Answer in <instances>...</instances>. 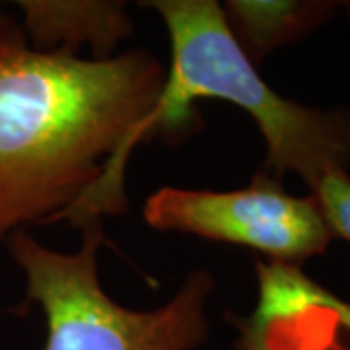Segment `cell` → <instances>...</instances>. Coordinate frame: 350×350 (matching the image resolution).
I'll list each match as a JSON object with an SVG mask.
<instances>
[{
	"label": "cell",
	"mask_w": 350,
	"mask_h": 350,
	"mask_svg": "<svg viewBox=\"0 0 350 350\" xmlns=\"http://www.w3.org/2000/svg\"><path fill=\"white\" fill-rule=\"evenodd\" d=\"M84 243L75 253L49 250L27 230L6 239L22 269L27 300L45 313L43 350H195L208 338L206 306L214 278L189 273L162 308L137 312L107 296L98 275V251L105 241L101 222L82 228Z\"/></svg>",
	"instance_id": "3957f363"
},
{
	"label": "cell",
	"mask_w": 350,
	"mask_h": 350,
	"mask_svg": "<svg viewBox=\"0 0 350 350\" xmlns=\"http://www.w3.org/2000/svg\"><path fill=\"white\" fill-rule=\"evenodd\" d=\"M259 296L236 319V350H350V301L340 300L296 265L257 261Z\"/></svg>",
	"instance_id": "5b68a950"
},
{
	"label": "cell",
	"mask_w": 350,
	"mask_h": 350,
	"mask_svg": "<svg viewBox=\"0 0 350 350\" xmlns=\"http://www.w3.org/2000/svg\"><path fill=\"white\" fill-rule=\"evenodd\" d=\"M24 27L31 47L66 51L78 55L88 45L96 59L111 57V51L133 33V22L125 2L101 0H20Z\"/></svg>",
	"instance_id": "8992f818"
},
{
	"label": "cell",
	"mask_w": 350,
	"mask_h": 350,
	"mask_svg": "<svg viewBox=\"0 0 350 350\" xmlns=\"http://www.w3.org/2000/svg\"><path fill=\"white\" fill-rule=\"evenodd\" d=\"M142 218L154 230L250 247L296 267L325 253L335 238L313 195H292L278 177L262 174L236 191L162 187L144 202Z\"/></svg>",
	"instance_id": "277c9868"
},
{
	"label": "cell",
	"mask_w": 350,
	"mask_h": 350,
	"mask_svg": "<svg viewBox=\"0 0 350 350\" xmlns=\"http://www.w3.org/2000/svg\"><path fill=\"white\" fill-rule=\"evenodd\" d=\"M345 6H347V10H349V14H350V2H347Z\"/></svg>",
	"instance_id": "9c48e42d"
},
{
	"label": "cell",
	"mask_w": 350,
	"mask_h": 350,
	"mask_svg": "<svg viewBox=\"0 0 350 350\" xmlns=\"http://www.w3.org/2000/svg\"><path fill=\"white\" fill-rule=\"evenodd\" d=\"M335 238L350 241V175L347 170L327 172L312 187Z\"/></svg>",
	"instance_id": "ba28073f"
},
{
	"label": "cell",
	"mask_w": 350,
	"mask_h": 350,
	"mask_svg": "<svg viewBox=\"0 0 350 350\" xmlns=\"http://www.w3.org/2000/svg\"><path fill=\"white\" fill-rule=\"evenodd\" d=\"M222 10L232 36L255 64L271 51L310 36L331 18L337 4L230 0Z\"/></svg>",
	"instance_id": "52a82bcc"
},
{
	"label": "cell",
	"mask_w": 350,
	"mask_h": 350,
	"mask_svg": "<svg viewBox=\"0 0 350 350\" xmlns=\"http://www.w3.org/2000/svg\"><path fill=\"white\" fill-rule=\"evenodd\" d=\"M165 66L148 51L82 59L31 47L0 12V241L126 208L125 165L150 137Z\"/></svg>",
	"instance_id": "6da1fadb"
},
{
	"label": "cell",
	"mask_w": 350,
	"mask_h": 350,
	"mask_svg": "<svg viewBox=\"0 0 350 350\" xmlns=\"http://www.w3.org/2000/svg\"><path fill=\"white\" fill-rule=\"evenodd\" d=\"M162 16L172 61L148 129L179 138L199 121L195 103L230 101L259 126L267 165L276 175L298 174L310 189L331 170L350 165V117L325 113L278 96L232 36L214 0L142 2Z\"/></svg>",
	"instance_id": "7a4b0ae2"
}]
</instances>
